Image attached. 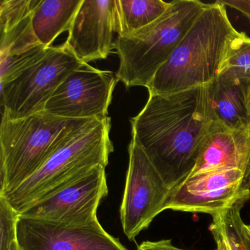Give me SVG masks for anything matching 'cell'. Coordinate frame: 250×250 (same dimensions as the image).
<instances>
[{
	"mask_svg": "<svg viewBox=\"0 0 250 250\" xmlns=\"http://www.w3.org/2000/svg\"><path fill=\"white\" fill-rule=\"evenodd\" d=\"M208 86L169 95H149L131 120L132 140L170 190L189 177L216 120Z\"/></svg>",
	"mask_w": 250,
	"mask_h": 250,
	"instance_id": "obj_1",
	"label": "cell"
},
{
	"mask_svg": "<svg viewBox=\"0 0 250 250\" xmlns=\"http://www.w3.org/2000/svg\"><path fill=\"white\" fill-rule=\"evenodd\" d=\"M240 33L223 4H207L155 74L147 87L149 95L174 94L210 85L226 68Z\"/></svg>",
	"mask_w": 250,
	"mask_h": 250,
	"instance_id": "obj_2",
	"label": "cell"
},
{
	"mask_svg": "<svg viewBox=\"0 0 250 250\" xmlns=\"http://www.w3.org/2000/svg\"><path fill=\"white\" fill-rule=\"evenodd\" d=\"M109 117L86 120L31 177L0 195L20 215L38 202L80 179L98 166L106 167L114 151Z\"/></svg>",
	"mask_w": 250,
	"mask_h": 250,
	"instance_id": "obj_3",
	"label": "cell"
},
{
	"mask_svg": "<svg viewBox=\"0 0 250 250\" xmlns=\"http://www.w3.org/2000/svg\"><path fill=\"white\" fill-rule=\"evenodd\" d=\"M207 4L199 0H173L166 12L147 27L114 43L120 59L118 82L127 88H147Z\"/></svg>",
	"mask_w": 250,
	"mask_h": 250,
	"instance_id": "obj_4",
	"label": "cell"
},
{
	"mask_svg": "<svg viewBox=\"0 0 250 250\" xmlns=\"http://www.w3.org/2000/svg\"><path fill=\"white\" fill-rule=\"evenodd\" d=\"M86 120L67 119L45 111L17 119L2 117L0 195L36 173Z\"/></svg>",
	"mask_w": 250,
	"mask_h": 250,
	"instance_id": "obj_5",
	"label": "cell"
},
{
	"mask_svg": "<svg viewBox=\"0 0 250 250\" xmlns=\"http://www.w3.org/2000/svg\"><path fill=\"white\" fill-rule=\"evenodd\" d=\"M82 64L65 43L48 48L40 59L1 84L2 117L17 119L43 112L60 84Z\"/></svg>",
	"mask_w": 250,
	"mask_h": 250,
	"instance_id": "obj_6",
	"label": "cell"
},
{
	"mask_svg": "<svg viewBox=\"0 0 250 250\" xmlns=\"http://www.w3.org/2000/svg\"><path fill=\"white\" fill-rule=\"evenodd\" d=\"M128 170L121 203L123 229L133 241L148 228L156 216L166 210L170 188L141 147L131 139Z\"/></svg>",
	"mask_w": 250,
	"mask_h": 250,
	"instance_id": "obj_7",
	"label": "cell"
},
{
	"mask_svg": "<svg viewBox=\"0 0 250 250\" xmlns=\"http://www.w3.org/2000/svg\"><path fill=\"white\" fill-rule=\"evenodd\" d=\"M250 197V175L236 168L191 174L171 190L166 210L213 215Z\"/></svg>",
	"mask_w": 250,
	"mask_h": 250,
	"instance_id": "obj_8",
	"label": "cell"
},
{
	"mask_svg": "<svg viewBox=\"0 0 250 250\" xmlns=\"http://www.w3.org/2000/svg\"><path fill=\"white\" fill-rule=\"evenodd\" d=\"M117 83L112 71L82 64L60 84L44 111L67 119L106 118Z\"/></svg>",
	"mask_w": 250,
	"mask_h": 250,
	"instance_id": "obj_9",
	"label": "cell"
},
{
	"mask_svg": "<svg viewBox=\"0 0 250 250\" xmlns=\"http://www.w3.org/2000/svg\"><path fill=\"white\" fill-rule=\"evenodd\" d=\"M41 0H2L0 6V83L12 80L40 59L48 48L39 42L32 17Z\"/></svg>",
	"mask_w": 250,
	"mask_h": 250,
	"instance_id": "obj_10",
	"label": "cell"
},
{
	"mask_svg": "<svg viewBox=\"0 0 250 250\" xmlns=\"http://www.w3.org/2000/svg\"><path fill=\"white\" fill-rule=\"evenodd\" d=\"M108 194L106 167L98 166L20 214L23 217L71 225L98 221L97 210Z\"/></svg>",
	"mask_w": 250,
	"mask_h": 250,
	"instance_id": "obj_11",
	"label": "cell"
},
{
	"mask_svg": "<svg viewBox=\"0 0 250 250\" xmlns=\"http://www.w3.org/2000/svg\"><path fill=\"white\" fill-rule=\"evenodd\" d=\"M17 242L21 250H128L99 220L71 225L20 216Z\"/></svg>",
	"mask_w": 250,
	"mask_h": 250,
	"instance_id": "obj_12",
	"label": "cell"
},
{
	"mask_svg": "<svg viewBox=\"0 0 250 250\" xmlns=\"http://www.w3.org/2000/svg\"><path fill=\"white\" fill-rule=\"evenodd\" d=\"M65 44L83 63L104 60L114 49L115 0H83Z\"/></svg>",
	"mask_w": 250,
	"mask_h": 250,
	"instance_id": "obj_13",
	"label": "cell"
},
{
	"mask_svg": "<svg viewBox=\"0 0 250 250\" xmlns=\"http://www.w3.org/2000/svg\"><path fill=\"white\" fill-rule=\"evenodd\" d=\"M219 168H236L250 175V132L232 130L216 121L191 175Z\"/></svg>",
	"mask_w": 250,
	"mask_h": 250,
	"instance_id": "obj_14",
	"label": "cell"
},
{
	"mask_svg": "<svg viewBox=\"0 0 250 250\" xmlns=\"http://www.w3.org/2000/svg\"><path fill=\"white\" fill-rule=\"evenodd\" d=\"M208 88L216 121L230 129L250 132V79L224 71Z\"/></svg>",
	"mask_w": 250,
	"mask_h": 250,
	"instance_id": "obj_15",
	"label": "cell"
},
{
	"mask_svg": "<svg viewBox=\"0 0 250 250\" xmlns=\"http://www.w3.org/2000/svg\"><path fill=\"white\" fill-rule=\"evenodd\" d=\"M83 0H41L33 12L32 24L42 44L50 47L55 39L69 31Z\"/></svg>",
	"mask_w": 250,
	"mask_h": 250,
	"instance_id": "obj_16",
	"label": "cell"
},
{
	"mask_svg": "<svg viewBox=\"0 0 250 250\" xmlns=\"http://www.w3.org/2000/svg\"><path fill=\"white\" fill-rule=\"evenodd\" d=\"M170 5L162 0H115L118 36H127L154 22Z\"/></svg>",
	"mask_w": 250,
	"mask_h": 250,
	"instance_id": "obj_17",
	"label": "cell"
},
{
	"mask_svg": "<svg viewBox=\"0 0 250 250\" xmlns=\"http://www.w3.org/2000/svg\"><path fill=\"white\" fill-rule=\"evenodd\" d=\"M224 71L250 79V38L245 33H240L235 40Z\"/></svg>",
	"mask_w": 250,
	"mask_h": 250,
	"instance_id": "obj_18",
	"label": "cell"
},
{
	"mask_svg": "<svg viewBox=\"0 0 250 250\" xmlns=\"http://www.w3.org/2000/svg\"><path fill=\"white\" fill-rule=\"evenodd\" d=\"M20 216L6 200L0 197V250H10L17 243Z\"/></svg>",
	"mask_w": 250,
	"mask_h": 250,
	"instance_id": "obj_19",
	"label": "cell"
},
{
	"mask_svg": "<svg viewBox=\"0 0 250 250\" xmlns=\"http://www.w3.org/2000/svg\"><path fill=\"white\" fill-rule=\"evenodd\" d=\"M248 200L238 202L229 208L223 210L224 218L232 250H250L243 233L241 209Z\"/></svg>",
	"mask_w": 250,
	"mask_h": 250,
	"instance_id": "obj_20",
	"label": "cell"
},
{
	"mask_svg": "<svg viewBox=\"0 0 250 250\" xmlns=\"http://www.w3.org/2000/svg\"><path fill=\"white\" fill-rule=\"evenodd\" d=\"M212 218L213 221L209 229L216 241V247L214 250H232L224 218L223 210L212 215Z\"/></svg>",
	"mask_w": 250,
	"mask_h": 250,
	"instance_id": "obj_21",
	"label": "cell"
},
{
	"mask_svg": "<svg viewBox=\"0 0 250 250\" xmlns=\"http://www.w3.org/2000/svg\"><path fill=\"white\" fill-rule=\"evenodd\" d=\"M137 250H190L178 248L172 243L171 239H163L157 241H146L137 247Z\"/></svg>",
	"mask_w": 250,
	"mask_h": 250,
	"instance_id": "obj_22",
	"label": "cell"
},
{
	"mask_svg": "<svg viewBox=\"0 0 250 250\" xmlns=\"http://www.w3.org/2000/svg\"><path fill=\"white\" fill-rule=\"evenodd\" d=\"M225 7L229 6L241 12L250 21V0H218Z\"/></svg>",
	"mask_w": 250,
	"mask_h": 250,
	"instance_id": "obj_23",
	"label": "cell"
},
{
	"mask_svg": "<svg viewBox=\"0 0 250 250\" xmlns=\"http://www.w3.org/2000/svg\"><path fill=\"white\" fill-rule=\"evenodd\" d=\"M242 229L244 238H245L247 245H248L249 249L250 250V225H246L244 222L242 225Z\"/></svg>",
	"mask_w": 250,
	"mask_h": 250,
	"instance_id": "obj_24",
	"label": "cell"
},
{
	"mask_svg": "<svg viewBox=\"0 0 250 250\" xmlns=\"http://www.w3.org/2000/svg\"><path fill=\"white\" fill-rule=\"evenodd\" d=\"M10 250H21V249H20V247H19L18 242L16 243V244H14V245L11 247V248L10 249Z\"/></svg>",
	"mask_w": 250,
	"mask_h": 250,
	"instance_id": "obj_25",
	"label": "cell"
}]
</instances>
